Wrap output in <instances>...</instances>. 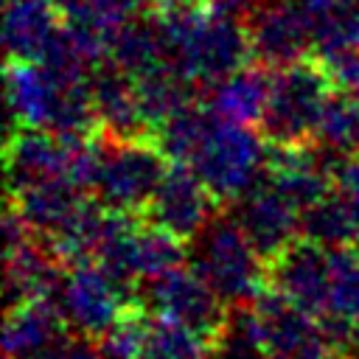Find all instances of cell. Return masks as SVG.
<instances>
[{"label": "cell", "instance_id": "obj_1", "mask_svg": "<svg viewBox=\"0 0 359 359\" xmlns=\"http://www.w3.org/2000/svg\"><path fill=\"white\" fill-rule=\"evenodd\" d=\"M331 95L334 84L317 56L275 67L258 135L272 146L320 143V121Z\"/></svg>", "mask_w": 359, "mask_h": 359}, {"label": "cell", "instance_id": "obj_2", "mask_svg": "<svg viewBox=\"0 0 359 359\" xmlns=\"http://www.w3.org/2000/svg\"><path fill=\"white\" fill-rule=\"evenodd\" d=\"M266 146L244 123H233L208 107L205 129L188 160L222 208H230L264 177Z\"/></svg>", "mask_w": 359, "mask_h": 359}, {"label": "cell", "instance_id": "obj_3", "mask_svg": "<svg viewBox=\"0 0 359 359\" xmlns=\"http://www.w3.org/2000/svg\"><path fill=\"white\" fill-rule=\"evenodd\" d=\"M199 241L202 244L191 258V266L224 297V303L247 309L269 289L266 261L227 208L213 216Z\"/></svg>", "mask_w": 359, "mask_h": 359}, {"label": "cell", "instance_id": "obj_4", "mask_svg": "<svg viewBox=\"0 0 359 359\" xmlns=\"http://www.w3.org/2000/svg\"><path fill=\"white\" fill-rule=\"evenodd\" d=\"M140 297L151 314L194 331L213 351L224 342L233 325V306L224 303V297L185 264L157 278H146L140 283Z\"/></svg>", "mask_w": 359, "mask_h": 359}, {"label": "cell", "instance_id": "obj_5", "mask_svg": "<svg viewBox=\"0 0 359 359\" xmlns=\"http://www.w3.org/2000/svg\"><path fill=\"white\" fill-rule=\"evenodd\" d=\"M171 168V157L157 137L109 140L104 137V168L93 196L109 208L140 213Z\"/></svg>", "mask_w": 359, "mask_h": 359}, {"label": "cell", "instance_id": "obj_6", "mask_svg": "<svg viewBox=\"0 0 359 359\" xmlns=\"http://www.w3.org/2000/svg\"><path fill=\"white\" fill-rule=\"evenodd\" d=\"M219 210H224V208L216 202V196L208 191V185L196 177V171L188 163L171 160L168 174L163 177L157 191L149 196L140 216L146 222L180 236L182 241L194 244Z\"/></svg>", "mask_w": 359, "mask_h": 359}, {"label": "cell", "instance_id": "obj_7", "mask_svg": "<svg viewBox=\"0 0 359 359\" xmlns=\"http://www.w3.org/2000/svg\"><path fill=\"white\" fill-rule=\"evenodd\" d=\"M266 278L269 286L294 306L311 317H323L328 311L331 250L300 233L266 261Z\"/></svg>", "mask_w": 359, "mask_h": 359}, {"label": "cell", "instance_id": "obj_8", "mask_svg": "<svg viewBox=\"0 0 359 359\" xmlns=\"http://www.w3.org/2000/svg\"><path fill=\"white\" fill-rule=\"evenodd\" d=\"M252 334L269 359H309L325 351V339L317 317L294 306L272 286L247 306Z\"/></svg>", "mask_w": 359, "mask_h": 359}, {"label": "cell", "instance_id": "obj_9", "mask_svg": "<svg viewBox=\"0 0 359 359\" xmlns=\"http://www.w3.org/2000/svg\"><path fill=\"white\" fill-rule=\"evenodd\" d=\"M87 137H65L45 126H11L3 146L6 194L67 177L76 143Z\"/></svg>", "mask_w": 359, "mask_h": 359}, {"label": "cell", "instance_id": "obj_10", "mask_svg": "<svg viewBox=\"0 0 359 359\" xmlns=\"http://www.w3.org/2000/svg\"><path fill=\"white\" fill-rule=\"evenodd\" d=\"M59 303L73 331L98 342L109 331V325L118 320L121 309L132 300L123 297V292L104 275V269L95 261H81L65 269Z\"/></svg>", "mask_w": 359, "mask_h": 359}, {"label": "cell", "instance_id": "obj_11", "mask_svg": "<svg viewBox=\"0 0 359 359\" xmlns=\"http://www.w3.org/2000/svg\"><path fill=\"white\" fill-rule=\"evenodd\" d=\"M247 34L252 48V62L266 67H283L311 56L314 50V31L311 17L294 3H269L255 6L250 11Z\"/></svg>", "mask_w": 359, "mask_h": 359}, {"label": "cell", "instance_id": "obj_12", "mask_svg": "<svg viewBox=\"0 0 359 359\" xmlns=\"http://www.w3.org/2000/svg\"><path fill=\"white\" fill-rule=\"evenodd\" d=\"M227 210L236 216V222L241 224V230L264 261H269L294 236H300V210L272 185L266 174Z\"/></svg>", "mask_w": 359, "mask_h": 359}, {"label": "cell", "instance_id": "obj_13", "mask_svg": "<svg viewBox=\"0 0 359 359\" xmlns=\"http://www.w3.org/2000/svg\"><path fill=\"white\" fill-rule=\"evenodd\" d=\"M70 334L76 331L56 297H31L6 309L3 348L11 359H39Z\"/></svg>", "mask_w": 359, "mask_h": 359}, {"label": "cell", "instance_id": "obj_14", "mask_svg": "<svg viewBox=\"0 0 359 359\" xmlns=\"http://www.w3.org/2000/svg\"><path fill=\"white\" fill-rule=\"evenodd\" d=\"M93 101L101 135L109 140H140V137H157L151 126L143 118L140 98H137V81L109 59L93 70Z\"/></svg>", "mask_w": 359, "mask_h": 359}, {"label": "cell", "instance_id": "obj_15", "mask_svg": "<svg viewBox=\"0 0 359 359\" xmlns=\"http://www.w3.org/2000/svg\"><path fill=\"white\" fill-rule=\"evenodd\" d=\"M67 84H73V81L56 79L42 62L8 59V65H6V98H8V109H11V121H14L11 126H45V129H50L56 121V112L62 107V95H65Z\"/></svg>", "mask_w": 359, "mask_h": 359}, {"label": "cell", "instance_id": "obj_16", "mask_svg": "<svg viewBox=\"0 0 359 359\" xmlns=\"http://www.w3.org/2000/svg\"><path fill=\"white\" fill-rule=\"evenodd\" d=\"M269 84H272V67L247 62L236 73L210 84L208 107L233 123L258 126L264 118V109H266Z\"/></svg>", "mask_w": 359, "mask_h": 359}, {"label": "cell", "instance_id": "obj_17", "mask_svg": "<svg viewBox=\"0 0 359 359\" xmlns=\"http://www.w3.org/2000/svg\"><path fill=\"white\" fill-rule=\"evenodd\" d=\"M62 28V17L50 0H6L3 42L8 59H42Z\"/></svg>", "mask_w": 359, "mask_h": 359}, {"label": "cell", "instance_id": "obj_18", "mask_svg": "<svg viewBox=\"0 0 359 359\" xmlns=\"http://www.w3.org/2000/svg\"><path fill=\"white\" fill-rule=\"evenodd\" d=\"M87 191H81L73 180L59 177V180H48L31 188H22L17 194H6V199L22 213V219L34 227V233L39 236H53L73 213L76 208L84 202Z\"/></svg>", "mask_w": 359, "mask_h": 359}, {"label": "cell", "instance_id": "obj_19", "mask_svg": "<svg viewBox=\"0 0 359 359\" xmlns=\"http://www.w3.org/2000/svg\"><path fill=\"white\" fill-rule=\"evenodd\" d=\"M135 81H137V98H140L143 118L154 135L160 132L163 123H168L180 112L199 104V95H196L199 84L191 81L188 76H182L171 65H160V67L137 76Z\"/></svg>", "mask_w": 359, "mask_h": 359}, {"label": "cell", "instance_id": "obj_20", "mask_svg": "<svg viewBox=\"0 0 359 359\" xmlns=\"http://www.w3.org/2000/svg\"><path fill=\"white\" fill-rule=\"evenodd\" d=\"M107 59L126 70L129 76H143L160 65H168L165 56V39L160 20H126L109 34L107 45Z\"/></svg>", "mask_w": 359, "mask_h": 359}, {"label": "cell", "instance_id": "obj_21", "mask_svg": "<svg viewBox=\"0 0 359 359\" xmlns=\"http://www.w3.org/2000/svg\"><path fill=\"white\" fill-rule=\"evenodd\" d=\"M300 233L323 247H356L359 244V208L334 188L314 205L300 210Z\"/></svg>", "mask_w": 359, "mask_h": 359}, {"label": "cell", "instance_id": "obj_22", "mask_svg": "<svg viewBox=\"0 0 359 359\" xmlns=\"http://www.w3.org/2000/svg\"><path fill=\"white\" fill-rule=\"evenodd\" d=\"M151 309L143 300H132L121 309L118 320L109 325V331L95 342L104 353V359H143L149 331H151Z\"/></svg>", "mask_w": 359, "mask_h": 359}, {"label": "cell", "instance_id": "obj_23", "mask_svg": "<svg viewBox=\"0 0 359 359\" xmlns=\"http://www.w3.org/2000/svg\"><path fill=\"white\" fill-rule=\"evenodd\" d=\"M325 314L359 325V247L331 250V286Z\"/></svg>", "mask_w": 359, "mask_h": 359}, {"label": "cell", "instance_id": "obj_24", "mask_svg": "<svg viewBox=\"0 0 359 359\" xmlns=\"http://www.w3.org/2000/svg\"><path fill=\"white\" fill-rule=\"evenodd\" d=\"M213 348L194 331L154 314L143 359H213Z\"/></svg>", "mask_w": 359, "mask_h": 359}, {"label": "cell", "instance_id": "obj_25", "mask_svg": "<svg viewBox=\"0 0 359 359\" xmlns=\"http://www.w3.org/2000/svg\"><path fill=\"white\" fill-rule=\"evenodd\" d=\"M337 93L359 95V48H342L331 53H317Z\"/></svg>", "mask_w": 359, "mask_h": 359}, {"label": "cell", "instance_id": "obj_26", "mask_svg": "<svg viewBox=\"0 0 359 359\" xmlns=\"http://www.w3.org/2000/svg\"><path fill=\"white\" fill-rule=\"evenodd\" d=\"M339 3H345V0H297V6L314 20V17H320V14H325V11H331V8H337Z\"/></svg>", "mask_w": 359, "mask_h": 359}, {"label": "cell", "instance_id": "obj_27", "mask_svg": "<svg viewBox=\"0 0 359 359\" xmlns=\"http://www.w3.org/2000/svg\"><path fill=\"white\" fill-rule=\"evenodd\" d=\"M351 154H359V95H351Z\"/></svg>", "mask_w": 359, "mask_h": 359}, {"label": "cell", "instance_id": "obj_28", "mask_svg": "<svg viewBox=\"0 0 359 359\" xmlns=\"http://www.w3.org/2000/svg\"><path fill=\"white\" fill-rule=\"evenodd\" d=\"M342 356H348V359H359V325L353 328V334H351V339H348Z\"/></svg>", "mask_w": 359, "mask_h": 359}, {"label": "cell", "instance_id": "obj_29", "mask_svg": "<svg viewBox=\"0 0 359 359\" xmlns=\"http://www.w3.org/2000/svg\"><path fill=\"white\" fill-rule=\"evenodd\" d=\"M137 3H140V6H151V8L157 11V8H160V6L165 3V0H137Z\"/></svg>", "mask_w": 359, "mask_h": 359}, {"label": "cell", "instance_id": "obj_30", "mask_svg": "<svg viewBox=\"0 0 359 359\" xmlns=\"http://www.w3.org/2000/svg\"><path fill=\"white\" fill-rule=\"evenodd\" d=\"M6 359H11V356H6Z\"/></svg>", "mask_w": 359, "mask_h": 359}]
</instances>
